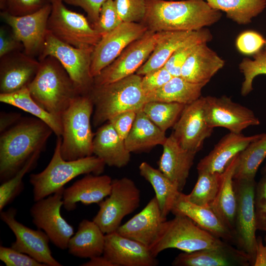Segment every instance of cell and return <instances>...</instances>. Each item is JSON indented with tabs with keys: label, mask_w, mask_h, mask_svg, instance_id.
<instances>
[{
	"label": "cell",
	"mask_w": 266,
	"mask_h": 266,
	"mask_svg": "<svg viewBox=\"0 0 266 266\" xmlns=\"http://www.w3.org/2000/svg\"><path fill=\"white\" fill-rule=\"evenodd\" d=\"M203 42L197 45L184 63L180 76L192 83L206 85L225 65V61Z\"/></svg>",
	"instance_id": "27"
},
{
	"label": "cell",
	"mask_w": 266,
	"mask_h": 266,
	"mask_svg": "<svg viewBox=\"0 0 266 266\" xmlns=\"http://www.w3.org/2000/svg\"><path fill=\"white\" fill-rule=\"evenodd\" d=\"M0 101L32 114L46 124L57 136H62V119L50 113L39 105L32 98L28 87L11 93L0 94Z\"/></svg>",
	"instance_id": "35"
},
{
	"label": "cell",
	"mask_w": 266,
	"mask_h": 266,
	"mask_svg": "<svg viewBox=\"0 0 266 266\" xmlns=\"http://www.w3.org/2000/svg\"><path fill=\"white\" fill-rule=\"evenodd\" d=\"M148 31L141 23L122 22L101 37L94 47L91 74L94 78L111 64L131 43L142 37Z\"/></svg>",
	"instance_id": "14"
},
{
	"label": "cell",
	"mask_w": 266,
	"mask_h": 266,
	"mask_svg": "<svg viewBox=\"0 0 266 266\" xmlns=\"http://www.w3.org/2000/svg\"><path fill=\"white\" fill-rule=\"evenodd\" d=\"M42 152L34 153L11 178L0 186V211L9 204L23 189V178L36 164Z\"/></svg>",
	"instance_id": "40"
},
{
	"label": "cell",
	"mask_w": 266,
	"mask_h": 266,
	"mask_svg": "<svg viewBox=\"0 0 266 266\" xmlns=\"http://www.w3.org/2000/svg\"><path fill=\"white\" fill-rule=\"evenodd\" d=\"M141 78L134 73L109 84L93 86L88 95L94 106V127L100 126L121 113L142 109L147 101Z\"/></svg>",
	"instance_id": "4"
},
{
	"label": "cell",
	"mask_w": 266,
	"mask_h": 266,
	"mask_svg": "<svg viewBox=\"0 0 266 266\" xmlns=\"http://www.w3.org/2000/svg\"><path fill=\"white\" fill-rule=\"evenodd\" d=\"M249 257L242 250L227 243L192 252H182L174 259V266H248Z\"/></svg>",
	"instance_id": "21"
},
{
	"label": "cell",
	"mask_w": 266,
	"mask_h": 266,
	"mask_svg": "<svg viewBox=\"0 0 266 266\" xmlns=\"http://www.w3.org/2000/svg\"><path fill=\"white\" fill-rule=\"evenodd\" d=\"M94 46L76 48L62 42L48 30L38 61L48 56L57 59L81 95H88L94 86L91 64Z\"/></svg>",
	"instance_id": "8"
},
{
	"label": "cell",
	"mask_w": 266,
	"mask_h": 266,
	"mask_svg": "<svg viewBox=\"0 0 266 266\" xmlns=\"http://www.w3.org/2000/svg\"><path fill=\"white\" fill-rule=\"evenodd\" d=\"M0 260L6 266H46L26 254L2 245L0 246Z\"/></svg>",
	"instance_id": "48"
},
{
	"label": "cell",
	"mask_w": 266,
	"mask_h": 266,
	"mask_svg": "<svg viewBox=\"0 0 266 266\" xmlns=\"http://www.w3.org/2000/svg\"><path fill=\"white\" fill-rule=\"evenodd\" d=\"M51 9V3L48 2L39 10L24 16H15L6 12H0L1 18L11 27L15 37L23 44L26 55L33 57L40 53Z\"/></svg>",
	"instance_id": "17"
},
{
	"label": "cell",
	"mask_w": 266,
	"mask_h": 266,
	"mask_svg": "<svg viewBox=\"0 0 266 266\" xmlns=\"http://www.w3.org/2000/svg\"><path fill=\"white\" fill-rule=\"evenodd\" d=\"M213 8L224 12L239 25H247L266 7V0H204Z\"/></svg>",
	"instance_id": "36"
},
{
	"label": "cell",
	"mask_w": 266,
	"mask_h": 266,
	"mask_svg": "<svg viewBox=\"0 0 266 266\" xmlns=\"http://www.w3.org/2000/svg\"><path fill=\"white\" fill-rule=\"evenodd\" d=\"M239 69L244 76L241 94L246 96L253 90L254 78L259 75H266V54L261 50L253 55V59L243 58L239 65Z\"/></svg>",
	"instance_id": "42"
},
{
	"label": "cell",
	"mask_w": 266,
	"mask_h": 266,
	"mask_svg": "<svg viewBox=\"0 0 266 266\" xmlns=\"http://www.w3.org/2000/svg\"><path fill=\"white\" fill-rule=\"evenodd\" d=\"M266 39L259 33L247 30L241 33L235 40L237 51L245 55H254L264 48Z\"/></svg>",
	"instance_id": "46"
},
{
	"label": "cell",
	"mask_w": 266,
	"mask_h": 266,
	"mask_svg": "<svg viewBox=\"0 0 266 266\" xmlns=\"http://www.w3.org/2000/svg\"><path fill=\"white\" fill-rule=\"evenodd\" d=\"M254 266H266V236L265 244L260 236L257 237L256 256Z\"/></svg>",
	"instance_id": "54"
},
{
	"label": "cell",
	"mask_w": 266,
	"mask_h": 266,
	"mask_svg": "<svg viewBox=\"0 0 266 266\" xmlns=\"http://www.w3.org/2000/svg\"><path fill=\"white\" fill-rule=\"evenodd\" d=\"M205 86L203 84L191 82L180 76H173L161 88L147 94L146 101L188 104L201 96V91Z\"/></svg>",
	"instance_id": "33"
},
{
	"label": "cell",
	"mask_w": 266,
	"mask_h": 266,
	"mask_svg": "<svg viewBox=\"0 0 266 266\" xmlns=\"http://www.w3.org/2000/svg\"><path fill=\"white\" fill-rule=\"evenodd\" d=\"M24 46L12 33H9L6 28L0 29V58L10 53L21 51Z\"/></svg>",
	"instance_id": "52"
},
{
	"label": "cell",
	"mask_w": 266,
	"mask_h": 266,
	"mask_svg": "<svg viewBox=\"0 0 266 266\" xmlns=\"http://www.w3.org/2000/svg\"><path fill=\"white\" fill-rule=\"evenodd\" d=\"M169 220L161 224L156 239L149 247L152 255L157 256L163 251L170 248L184 252L215 248L226 243L201 229L188 217L174 215Z\"/></svg>",
	"instance_id": "7"
},
{
	"label": "cell",
	"mask_w": 266,
	"mask_h": 266,
	"mask_svg": "<svg viewBox=\"0 0 266 266\" xmlns=\"http://www.w3.org/2000/svg\"><path fill=\"white\" fill-rule=\"evenodd\" d=\"M52 133L46 124L35 117L22 118L0 133L1 183L12 177L34 153L42 152Z\"/></svg>",
	"instance_id": "2"
},
{
	"label": "cell",
	"mask_w": 266,
	"mask_h": 266,
	"mask_svg": "<svg viewBox=\"0 0 266 266\" xmlns=\"http://www.w3.org/2000/svg\"><path fill=\"white\" fill-rule=\"evenodd\" d=\"M53 156L42 171L30 175L34 201L46 198L60 189L72 179L82 174L100 175L105 168L104 162L95 155L73 161H66L61 154L62 136H57Z\"/></svg>",
	"instance_id": "5"
},
{
	"label": "cell",
	"mask_w": 266,
	"mask_h": 266,
	"mask_svg": "<svg viewBox=\"0 0 266 266\" xmlns=\"http://www.w3.org/2000/svg\"><path fill=\"white\" fill-rule=\"evenodd\" d=\"M263 51L266 54V43H265V45L263 48V49H262Z\"/></svg>",
	"instance_id": "56"
},
{
	"label": "cell",
	"mask_w": 266,
	"mask_h": 266,
	"mask_svg": "<svg viewBox=\"0 0 266 266\" xmlns=\"http://www.w3.org/2000/svg\"><path fill=\"white\" fill-rule=\"evenodd\" d=\"M122 22L114 0H107L100 8L98 21L92 27L102 37L117 28Z\"/></svg>",
	"instance_id": "43"
},
{
	"label": "cell",
	"mask_w": 266,
	"mask_h": 266,
	"mask_svg": "<svg viewBox=\"0 0 266 266\" xmlns=\"http://www.w3.org/2000/svg\"><path fill=\"white\" fill-rule=\"evenodd\" d=\"M206 121L212 128L223 127L239 133L246 128L260 125V121L250 109L233 101L226 96L203 97Z\"/></svg>",
	"instance_id": "15"
},
{
	"label": "cell",
	"mask_w": 266,
	"mask_h": 266,
	"mask_svg": "<svg viewBox=\"0 0 266 266\" xmlns=\"http://www.w3.org/2000/svg\"><path fill=\"white\" fill-rule=\"evenodd\" d=\"M39 62L38 70L28 88L39 105L61 118L72 100L81 94L55 57L49 56Z\"/></svg>",
	"instance_id": "3"
},
{
	"label": "cell",
	"mask_w": 266,
	"mask_h": 266,
	"mask_svg": "<svg viewBox=\"0 0 266 266\" xmlns=\"http://www.w3.org/2000/svg\"><path fill=\"white\" fill-rule=\"evenodd\" d=\"M162 146L163 151L159 161V169L181 192L185 186L196 153L184 149L172 133Z\"/></svg>",
	"instance_id": "25"
},
{
	"label": "cell",
	"mask_w": 266,
	"mask_h": 266,
	"mask_svg": "<svg viewBox=\"0 0 266 266\" xmlns=\"http://www.w3.org/2000/svg\"><path fill=\"white\" fill-rule=\"evenodd\" d=\"M263 173L264 174L266 173V165L265 166L263 169Z\"/></svg>",
	"instance_id": "57"
},
{
	"label": "cell",
	"mask_w": 266,
	"mask_h": 266,
	"mask_svg": "<svg viewBox=\"0 0 266 266\" xmlns=\"http://www.w3.org/2000/svg\"><path fill=\"white\" fill-rule=\"evenodd\" d=\"M233 187L236 197V208L233 232L234 241L238 249L249 257L253 266L257 244L254 195L255 179H234Z\"/></svg>",
	"instance_id": "11"
},
{
	"label": "cell",
	"mask_w": 266,
	"mask_h": 266,
	"mask_svg": "<svg viewBox=\"0 0 266 266\" xmlns=\"http://www.w3.org/2000/svg\"><path fill=\"white\" fill-rule=\"evenodd\" d=\"M185 105L174 102L149 101L144 104L142 110L153 123L166 132L174 126Z\"/></svg>",
	"instance_id": "39"
},
{
	"label": "cell",
	"mask_w": 266,
	"mask_h": 266,
	"mask_svg": "<svg viewBox=\"0 0 266 266\" xmlns=\"http://www.w3.org/2000/svg\"><path fill=\"white\" fill-rule=\"evenodd\" d=\"M222 15L204 0H147L141 23L155 33L193 32L216 23Z\"/></svg>",
	"instance_id": "1"
},
{
	"label": "cell",
	"mask_w": 266,
	"mask_h": 266,
	"mask_svg": "<svg viewBox=\"0 0 266 266\" xmlns=\"http://www.w3.org/2000/svg\"><path fill=\"white\" fill-rule=\"evenodd\" d=\"M147 0H114L118 13L124 22L141 23L145 15Z\"/></svg>",
	"instance_id": "44"
},
{
	"label": "cell",
	"mask_w": 266,
	"mask_h": 266,
	"mask_svg": "<svg viewBox=\"0 0 266 266\" xmlns=\"http://www.w3.org/2000/svg\"><path fill=\"white\" fill-rule=\"evenodd\" d=\"M102 255L114 266H156L159 263L147 246L116 232L105 234Z\"/></svg>",
	"instance_id": "19"
},
{
	"label": "cell",
	"mask_w": 266,
	"mask_h": 266,
	"mask_svg": "<svg viewBox=\"0 0 266 266\" xmlns=\"http://www.w3.org/2000/svg\"><path fill=\"white\" fill-rule=\"evenodd\" d=\"M173 129L172 133L184 149L196 154L201 149L214 129L205 118L203 97L185 105Z\"/></svg>",
	"instance_id": "18"
},
{
	"label": "cell",
	"mask_w": 266,
	"mask_h": 266,
	"mask_svg": "<svg viewBox=\"0 0 266 266\" xmlns=\"http://www.w3.org/2000/svg\"><path fill=\"white\" fill-rule=\"evenodd\" d=\"M254 208L257 230L266 231V173L256 183Z\"/></svg>",
	"instance_id": "47"
},
{
	"label": "cell",
	"mask_w": 266,
	"mask_h": 266,
	"mask_svg": "<svg viewBox=\"0 0 266 266\" xmlns=\"http://www.w3.org/2000/svg\"><path fill=\"white\" fill-rule=\"evenodd\" d=\"M197 181L191 192L185 194L187 199L196 204L210 206L218 193L222 173L198 171Z\"/></svg>",
	"instance_id": "38"
},
{
	"label": "cell",
	"mask_w": 266,
	"mask_h": 266,
	"mask_svg": "<svg viewBox=\"0 0 266 266\" xmlns=\"http://www.w3.org/2000/svg\"><path fill=\"white\" fill-rule=\"evenodd\" d=\"M16 209L10 207L1 211L0 218L13 232L15 241L11 247L26 254L46 266H62L52 255L49 242V238L43 231L30 228L16 219Z\"/></svg>",
	"instance_id": "16"
},
{
	"label": "cell",
	"mask_w": 266,
	"mask_h": 266,
	"mask_svg": "<svg viewBox=\"0 0 266 266\" xmlns=\"http://www.w3.org/2000/svg\"><path fill=\"white\" fill-rule=\"evenodd\" d=\"M81 266H114V265L103 255L95 256L90 260L80 265Z\"/></svg>",
	"instance_id": "55"
},
{
	"label": "cell",
	"mask_w": 266,
	"mask_h": 266,
	"mask_svg": "<svg viewBox=\"0 0 266 266\" xmlns=\"http://www.w3.org/2000/svg\"><path fill=\"white\" fill-rule=\"evenodd\" d=\"M213 38L210 31L206 28L199 30L189 42L179 48L171 55L164 66L173 76H180L181 68L188 57L199 44L208 42Z\"/></svg>",
	"instance_id": "41"
},
{
	"label": "cell",
	"mask_w": 266,
	"mask_h": 266,
	"mask_svg": "<svg viewBox=\"0 0 266 266\" xmlns=\"http://www.w3.org/2000/svg\"></svg>",
	"instance_id": "59"
},
{
	"label": "cell",
	"mask_w": 266,
	"mask_h": 266,
	"mask_svg": "<svg viewBox=\"0 0 266 266\" xmlns=\"http://www.w3.org/2000/svg\"><path fill=\"white\" fill-rule=\"evenodd\" d=\"M112 180L107 175L86 174L65 188L63 196L64 208L67 211L74 210L78 202L84 205L99 204L110 194Z\"/></svg>",
	"instance_id": "22"
},
{
	"label": "cell",
	"mask_w": 266,
	"mask_h": 266,
	"mask_svg": "<svg viewBox=\"0 0 266 266\" xmlns=\"http://www.w3.org/2000/svg\"><path fill=\"white\" fill-rule=\"evenodd\" d=\"M140 198V190L131 179H113L110 194L99 203L93 221L104 234L116 232L124 218L139 206Z\"/></svg>",
	"instance_id": "9"
},
{
	"label": "cell",
	"mask_w": 266,
	"mask_h": 266,
	"mask_svg": "<svg viewBox=\"0 0 266 266\" xmlns=\"http://www.w3.org/2000/svg\"><path fill=\"white\" fill-rule=\"evenodd\" d=\"M50 2H51L53 0H48Z\"/></svg>",
	"instance_id": "58"
},
{
	"label": "cell",
	"mask_w": 266,
	"mask_h": 266,
	"mask_svg": "<svg viewBox=\"0 0 266 266\" xmlns=\"http://www.w3.org/2000/svg\"><path fill=\"white\" fill-rule=\"evenodd\" d=\"M264 134L245 136L241 133L230 132L220 140L207 155L200 161L197 167L198 171L222 173L234 157Z\"/></svg>",
	"instance_id": "23"
},
{
	"label": "cell",
	"mask_w": 266,
	"mask_h": 266,
	"mask_svg": "<svg viewBox=\"0 0 266 266\" xmlns=\"http://www.w3.org/2000/svg\"><path fill=\"white\" fill-rule=\"evenodd\" d=\"M266 158V133L251 142L238 155L234 179H255L258 168Z\"/></svg>",
	"instance_id": "37"
},
{
	"label": "cell",
	"mask_w": 266,
	"mask_h": 266,
	"mask_svg": "<svg viewBox=\"0 0 266 266\" xmlns=\"http://www.w3.org/2000/svg\"><path fill=\"white\" fill-rule=\"evenodd\" d=\"M63 0H53L47 28L55 37L76 48L95 46L101 36L83 15L68 9Z\"/></svg>",
	"instance_id": "10"
},
{
	"label": "cell",
	"mask_w": 266,
	"mask_h": 266,
	"mask_svg": "<svg viewBox=\"0 0 266 266\" xmlns=\"http://www.w3.org/2000/svg\"><path fill=\"white\" fill-rule=\"evenodd\" d=\"M107 0H63L64 2L80 7L86 13L87 19L91 26L98 21L100 8Z\"/></svg>",
	"instance_id": "51"
},
{
	"label": "cell",
	"mask_w": 266,
	"mask_h": 266,
	"mask_svg": "<svg viewBox=\"0 0 266 266\" xmlns=\"http://www.w3.org/2000/svg\"><path fill=\"white\" fill-rule=\"evenodd\" d=\"M93 153L106 165L118 168L126 166L131 159V152L127 149L125 140L109 122L100 126L95 133Z\"/></svg>",
	"instance_id": "28"
},
{
	"label": "cell",
	"mask_w": 266,
	"mask_h": 266,
	"mask_svg": "<svg viewBox=\"0 0 266 266\" xmlns=\"http://www.w3.org/2000/svg\"><path fill=\"white\" fill-rule=\"evenodd\" d=\"M166 220L162 217L154 197L139 212L121 225L116 232L149 248L156 239L162 223Z\"/></svg>",
	"instance_id": "24"
},
{
	"label": "cell",
	"mask_w": 266,
	"mask_h": 266,
	"mask_svg": "<svg viewBox=\"0 0 266 266\" xmlns=\"http://www.w3.org/2000/svg\"><path fill=\"white\" fill-rule=\"evenodd\" d=\"M171 212L174 215L188 217L216 237L233 242L232 233L210 206H200L191 202L181 192L178 194Z\"/></svg>",
	"instance_id": "26"
},
{
	"label": "cell",
	"mask_w": 266,
	"mask_h": 266,
	"mask_svg": "<svg viewBox=\"0 0 266 266\" xmlns=\"http://www.w3.org/2000/svg\"><path fill=\"white\" fill-rule=\"evenodd\" d=\"M197 31L158 32L157 40L152 53L136 73L143 76L164 66L176 50L195 36Z\"/></svg>",
	"instance_id": "29"
},
{
	"label": "cell",
	"mask_w": 266,
	"mask_h": 266,
	"mask_svg": "<svg viewBox=\"0 0 266 266\" xmlns=\"http://www.w3.org/2000/svg\"><path fill=\"white\" fill-rule=\"evenodd\" d=\"M18 113L2 112L0 114V132H3L17 123L20 119Z\"/></svg>",
	"instance_id": "53"
},
{
	"label": "cell",
	"mask_w": 266,
	"mask_h": 266,
	"mask_svg": "<svg viewBox=\"0 0 266 266\" xmlns=\"http://www.w3.org/2000/svg\"><path fill=\"white\" fill-rule=\"evenodd\" d=\"M105 234L92 220L84 219L69 240V254L80 258H91L103 253Z\"/></svg>",
	"instance_id": "30"
},
{
	"label": "cell",
	"mask_w": 266,
	"mask_h": 266,
	"mask_svg": "<svg viewBox=\"0 0 266 266\" xmlns=\"http://www.w3.org/2000/svg\"><path fill=\"white\" fill-rule=\"evenodd\" d=\"M48 2V0H0V8L2 12L21 16L34 13Z\"/></svg>",
	"instance_id": "45"
},
{
	"label": "cell",
	"mask_w": 266,
	"mask_h": 266,
	"mask_svg": "<svg viewBox=\"0 0 266 266\" xmlns=\"http://www.w3.org/2000/svg\"><path fill=\"white\" fill-rule=\"evenodd\" d=\"M0 58V94L11 93L28 87L40 66L39 61L21 51Z\"/></svg>",
	"instance_id": "20"
},
{
	"label": "cell",
	"mask_w": 266,
	"mask_h": 266,
	"mask_svg": "<svg viewBox=\"0 0 266 266\" xmlns=\"http://www.w3.org/2000/svg\"><path fill=\"white\" fill-rule=\"evenodd\" d=\"M137 112L133 110L127 111L114 116L108 121L113 126L119 136L124 140L133 127Z\"/></svg>",
	"instance_id": "50"
},
{
	"label": "cell",
	"mask_w": 266,
	"mask_h": 266,
	"mask_svg": "<svg viewBox=\"0 0 266 266\" xmlns=\"http://www.w3.org/2000/svg\"><path fill=\"white\" fill-rule=\"evenodd\" d=\"M65 188L54 194L34 201L30 209L32 222L48 235L50 241L61 250L67 248L74 228L61 215Z\"/></svg>",
	"instance_id": "12"
},
{
	"label": "cell",
	"mask_w": 266,
	"mask_h": 266,
	"mask_svg": "<svg viewBox=\"0 0 266 266\" xmlns=\"http://www.w3.org/2000/svg\"><path fill=\"white\" fill-rule=\"evenodd\" d=\"M173 77L164 66L150 71L142 76V90L146 95L161 88Z\"/></svg>",
	"instance_id": "49"
},
{
	"label": "cell",
	"mask_w": 266,
	"mask_h": 266,
	"mask_svg": "<svg viewBox=\"0 0 266 266\" xmlns=\"http://www.w3.org/2000/svg\"><path fill=\"white\" fill-rule=\"evenodd\" d=\"M94 109L88 95L76 97L62 116L63 134L60 151L66 161L92 156L95 134L91 119Z\"/></svg>",
	"instance_id": "6"
},
{
	"label": "cell",
	"mask_w": 266,
	"mask_h": 266,
	"mask_svg": "<svg viewBox=\"0 0 266 266\" xmlns=\"http://www.w3.org/2000/svg\"><path fill=\"white\" fill-rule=\"evenodd\" d=\"M167 137L146 116L142 109L137 112L133 127L125 139L127 149L131 152L148 151L158 145H163Z\"/></svg>",
	"instance_id": "31"
},
{
	"label": "cell",
	"mask_w": 266,
	"mask_h": 266,
	"mask_svg": "<svg viewBox=\"0 0 266 266\" xmlns=\"http://www.w3.org/2000/svg\"><path fill=\"white\" fill-rule=\"evenodd\" d=\"M157 37L158 33L148 30L94 78V85L109 84L136 73L152 53Z\"/></svg>",
	"instance_id": "13"
},
{
	"label": "cell",
	"mask_w": 266,
	"mask_h": 266,
	"mask_svg": "<svg viewBox=\"0 0 266 266\" xmlns=\"http://www.w3.org/2000/svg\"><path fill=\"white\" fill-rule=\"evenodd\" d=\"M139 170L140 175L152 186L162 216L166 219L180 192L177 186L159 169L153 167L147 162L140 164Z\"/></svg>",
	"instance_id": "34"
},
{
	"label": "cell",
	"mask_w": 266,
	"mask_h": 266,
	"mask_svg": "<svg viewBox=\"0 0 266 266\" xmlns=\"http://www.w3.org/2000/svg\"><path fill=\"white\" fill-rule=\"evenodd\" d=\"M239 154L232 160L222 173L218 193L210 205L233 235L236 208V197L233 180Z\"/></svg>",
	"instance_id": "32"
}]
</instances>
